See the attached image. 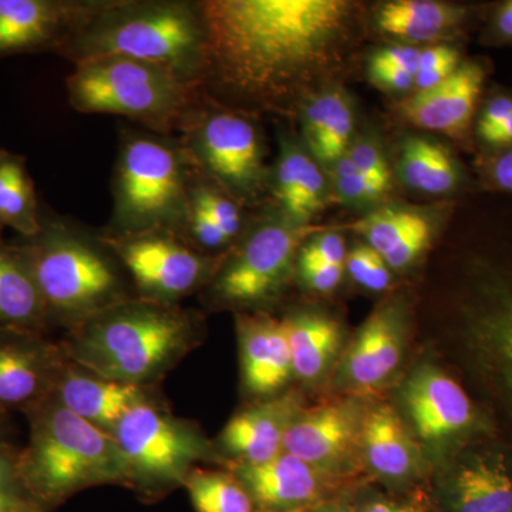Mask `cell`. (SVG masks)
<instances>
[{
    "label": "cell",
    "instance_id": "obj_1",
    "mask_svg": "<svg viewBox=\"0 0 512 512\" xmlns=\"http://www.w3.org/2000/svg\"><path fill=\"white\" fill-rule=\"evenodd\" d=\"M205 96L261 107L285 103L328 62L346 29L342 0H204Z\"/></svg>",
    "mask_w": 512,
    "mask_h": 512
},
{
    "label": "cell",
    "instance_id": "obj_2",
    "mask_svg": "<svg viewBox=\"0 0 512 512\" xmlns=\"http://www.w3.org/2000/svg\"><path fill=\"white\" fill-rule=\"evenodd\" d=\"M205 338L197 309L134 298L63 332L59 342L67 359L101 376L158 386Z\"/></svg>",
    "mask_w": 512,
    "mask_h": 512
},
{
    "label": "cell",
    "instance_id": "obj_3",
    "mask_svg": "<svg viewBox=\"0 0 512 512\" xmlns=\"http://www.w3.org/2000/svg\"><path fill=\"white\" fill-rule=\"evenodd\" d=\"M13 241L25 254L52 332H67L111 306L137 298L127 272L100 232L43 204L37 234Z\"/></svg>",
    "mask_w": 512,
    "mask_h": 512
},
{
    "label": "cell",
    "instance_id": "obj_4",
    "mask_svg": "<svg viewBox=\"0 0 512 512\" xmlns=\"http://www.w3.org/2000/svg\"><path fill=\"white\" fill-rule=\"evenodd\" d=\"M57 55L73 64L106 56L146 60L202 86L207 28L201 2L106 0Z\"/></svg>",
    "mask_w": 512,
    "mask_h": 512
},
{
    "label": "cell",
    "instance_id": "obj_5",
    "mask_svg": "<svg viewBox=\"0 0 512 512\" xmlns=\"http://www.w3.org/2000/svg\"><path fill=\"white\" fill-rule=\"evenodd\" d=\"M29 439L20 447L19 473L33 501L55 510L87 488L127 487V474L116 440L67 410L55 397L23 414Z\"/></svg>",
    "mask_w": 512,
    "mask_h": 512
},
{
    "label": "cell",
    "instance_id": "obj_6",
    "mask_svg": "<svg viewBox=\"0 0 512 512\" xmlns=\"http://www.w3.org/2000/svg\"><path fill=\"white\" fill-rule=\"evenodd\" d=\"M66 89L79 113L127 117L167 137L180 133L207 97L200 83L171 67L123 56L74 64Z\"/></svg>",
    "mask_w": 512,
    "mask_h": 512
},
{
    "label": "cell",
    "instance_id": "obj_7",
    "mask_svg": "<svg viewBox=\"0 0 512 512\" xmlns=\"http://www.w3.org/2000/svg\"><path fill=\"white\" fill-rule=\"evenodd\" d=\"M194 168L178 138L123 128L114 164L113 214L106 231L167 229L183 238Z\"/></svg>",
    "mask_w": 512,
    "mask_h": 512
},
{
    "label": "cell",
    "instance_id": "obj_8",
    "mask_svg": "<svg viewBox=\"0 0 512 512\" xmlns=\"http://www.w3.org/2000/svg\"><path fill=\"white\" fill-rule=\"evenodd\" d=\"M127 474V487L146 501L184 487L200 464H220L214 441L195 421L175 416L165 403L141 404L111 431Z\"/></svg>",
    "mask_w": 512,
    "mask_h": 512
},
{
    "label": "cell",
    "instance_id": "obj_9",
    "mask_svg": "<svg viewBox=\"0 0 512 512\" xmlns=\"http://www.w3.org/2000/svg\"><path fill=\"white\" fill-rule=\"evenodd\" d=\"M308 234L309 228L286 218L256 227L225 254L210 284L200 293L202 305L212 311L262 312L284 291Z\"/></svg>",
    "mask_w": 512,
    "mask_h": 512
},
{
    "label": "cell",
    "instance_id": "obj_10",
    "mask_svg": "<svg viewBox=\"0 0 512 512\" xmlns=\"http://www.w3.org/2000/svg\"><path fill=\"white\" fill-rule=\"evenodd\" d=\"M181 147L195 171L234 200L255 198L266 183L261 133L251 120L234 111L204 103L185 120Z\"/></svg>",
    "mask_w": 512,
    "mask_h": 512
},
{
    "label": "cell",
    "instance_id": "obj_11",
    "mask_svg": "<svg viewBox=\"0 0 512 512\" xmlns=\"http://www.w3.org/2000/svg\"><path fill=\"white\" fill-rule=\"evenodd\" d=\"M100 235L123 265L137 298L164 305H181L200 295L225 256L202 254L167 229L133 234L101 229Z\"/></svg>",
    "mask_w": 512,
    "mask_h": 512
},
{
    "label": "cell",
    "instance_id": "obj_12",
    "mask_svg": "<svg viewBox=\"0 0 512 512\" xmlns=\"http://www.w3.org/2000/svg\"><path fill=\"white\" fill-rule=\"evenodd\" d=\"M407 426L423 450L453 460L491 433V421L440 367L420 365L400 387Z\"/></svg>",
    "mask_w": 512,
    "mask_h": 512
},
{
    "label": "cell",
    "instance_id": "obj_13",
    "mask_svg": "<svg viewBox=\"0 0 512 512\" xmlns=\"http://www.w3.org/2000/svg\"><path fill=\"white\" fill-rule=\"evenodd\" d=\"M463 308V338L485 387L512 419V268L481 269Z\"/></svg>",
    "mask_w": 512,
    "mask_h": 512
},
{
    "label": "cell",
    "instance_id": "obj_14",
    "mask_svg": "<svg viewBox=\"0 0 512 512\" xmlns=\"http://www.w3.org/2000/svg\"><path fill=\"white\" fill-rule=\"evenodd\" d=\"M366 404L357 396L301 407L286 430L284 451L336 481L352 476L362 458Z\"/></svg>",
    "mask_w": 512,
    "mask_h": 512
},
{
    "label": "cell",
    "instance_id": "obj_15",
    "mask_svg": "<svg viewBox=\"0 0 512 512\" xmlns=\"http://www.w3.org/2000/svg\"><path fill=\"white\" fill-rule=\"evenodd\" d=\"M66 362L59 339L25 329H0V412L25 414L55 393Z\"/></svg>",
    "mask_w": 512,
    "mask_h": 512
},
{
    "label": "cell",
    "instance_id": "obj_16",
    "mask_svg": "<svg viewBox=\"0 0 512 512\" xmlns=\"http://www.w3.org/2000/svg\"><path fill=\"white\" fill-rule=\"evenodd\" d=\"M106 0H0V62L32 53H59Z\"/></svg>",
    "mask_w": 512,
    "mask_h": 512
},
{
    "label": "cell",
    "instance_id": "obj_17",
    "mask_svg": "<svg viewBox=\"0 0 512 512\" xmlns=\"http://www.w3.org/2000/svg\"><path fill=\"white\" fill-rule=\"evenodd\" d=\"M440 487L443 512H512V457L504 448H467L450 461Z\"/></svg>",
    "mask_w": 512,
    "mask_h": 512
},
{
    "label": "cell",
    "instance_id": "obj_18",
    "mask_svg": "<svg viewBox=\"0 0 512 512\" xmlns=\"http://www.w3.org/2000/svg\"><path fill=\"white\" fill-rule=\"evenodd\" d=\"M404 352L406 329L402 313L393 306L379 309L366 320L343 353L336 370V386L352 396L375 393L396 375Z\"/></svg>",
    "mask_w": 512,
    "mask_h": 512
},
{
    "label": "cell",
    "instance_id": "obj_19",
    "mask_svg": "<svg viewBox=\"0 0 512 512\" xmlns=\"http://www.w3.org/2000/svg\"><path fill=\"white\" fill-rule=\"evenodd\" d=\"M241 384L251 402L288 392L293 377L291 349L282 320L266 312L235 315Z\"/></svg>",
    "mask_w": 512,
    "mask_h": 512
},
{
    "label": "cell",
    "instance_id": "obj_20",
    "mask_svg": "<svg viewBox=\"0 0 512 512\" xmlns=\"http://www.w3.org/2000/svg\"><path fill=\"white\" fill-rule=\"evenodd\" d=\"M301 407V397L286 392L239 410L212 440L220 466H256L278 457L284 451L286 430Z\"/></svg>",
    "mask_w": 512,
    "mask_h": 512
},
{
    "label": "cell",
    "instance_id": "obj_21",
    "mask_svg": "<svg viewBox=\"0 0 512 512\" xmlns=\"http://www.w3.org/2000/svg\"><path fill=\"white\" fill-rule=\"evenodd\" d=\"M53 397L67 410L110 433L141 404L165 403L158 386L117 382L67 359Z\"/></svg>",
    "mask_w": 512,
    "mask_h": 512
},
{
    "label": "cell",
    "instance_id": "obj_22",
    "mask_svg": "<svg viewBox=\"0 0 512 512\" xmlns=\"http://www.w3.org/2000/svg\"><path fill=\"white\" fill-rule=\"evenodd\" d=\"M247 488L258 512H309L326 501L332 480L282 451L256 466L224 467Z\"/></svg>",
    "mask_w": 512,
    "mask_h": 512
},
{
    "label": "cell",
    "instance_id": "obj_23",
    "mask_svg": "<svg viewBox=\"0 0 512 512\" xmlns=\"http://www.w3.org/2000/svg\"><path fill=\"white\" fill-rule=\"evenodd\" d=\"M363 464L389 484H409L423 473V448L402 414L389 403L365 407L362 427Z\"/></svg>",
    "mask_w": 512,
    "mask_h": 512
},
{
    "label": "cell",
    "instance_id": "obj_24",
    "mask_svg": "<svg viewBox=\"0 0 512 512\" xmlns=\"http://www.w3.org/2000/svg\"><path fill=\"white\" fill-rule=\"evenodd\" d=\"M484 79L480 64H463L446 82L407 100L402 107L404 116L414 126L458 136L473 120Z\"/></svg>",
    "mask_w": 512,
    "mask_h": 512
},
{
    "label": "cell",
    "instance_id": "obj_25",
    "mask_svg": "<svg viewBox=\"0 0 512 512\" xmlns=\"http://www.w3.org/2000/svg\"><path fill=\"white\" fill-rule=\"evenodd\" d=\"M0 228V329H25L50 335L42 296L25 254Z\"/></svg>",
    "mask_w": 512,
    "mask_h": 512
},
{
    "label": "cell",
    "instance_id": "obj_26",
    "mask_svg": "<svg viewBox=\"0 0 512 512\" xmlns=\"http://www.w3.org/2000/svg\"><path fill=\"white\" fill-rule=\"evenodd\" d=\"M355 229L392 271L410 268L429 247L431 238V224L424 215L400 208L373 212L357 221Z\"/></svg>",
    "mask_w": 512,
    "mask_h": 512
},
{
    "label": "cell",
    "instance_id": "obj_27",
    "mask_svg": "<svg viewBox=\"0 0 512 512\" xmlns=\"http://www.w3.org/2000/svg\"><path fill=\"white\" fill-rule=\"evenodd\" d=\"M282 323L291 349L293 377L306 386L320 382L342 350L343 332L339 323L306 312L293 313Z\"/></svg>",
    "mask_w": 512,
    "mask_h": 512
},
{
    "label": "cell",
    "instance_id": "obj_28",
    "mask_svg": "<svg viewBox=\"0 0 512 512\" xmlns=\"http://www.w3.org/2000/svg\"><path fill=\"white\" fill-rule=\"evenodd\" d=\"M325 177L301 147L284 140L276 164L274 197L286 220L302 225L322 208Z\"/></svg>",
    "mask_w": 512,
    "mask_h": 512
},
{
    "label": "cell",
    "instance_id": "obj_29",
    "mask_svg": "<svg viewBox=\"0 0 512 512\" xmlns=\"http://www.w3.org/2000/svg\"><path fill=\"white\" fill-rule=\"evenodd\" d=\"M466 12L457 6L433 0H396L377 10V26L389 35L429 42L463 22Z\"/></svg>",
    "mask_w": 512,
    "mask_h": 512
},
{
    "label": "cell",
    "instance_id": "obj_30",
    "mask_svg": "<svg viewBox=\"0 0 512 512\" xmlns=\"http://www.w3.org/2000/svg\"><path fill=\"white\" fill-rule=\"evenodd\" d=\"M40 208L26 158L0 148V228L33 237L40 229Z\"/></svg>",
    "mask_w": 512,
    "mask_h": 512
},
{
    "label": "cell",
    "instance_id": "obj_31",
    "mask_svg": "<svg viewBox=\"0 0 512 512\" xmlns=\"http://www.w3.org/2000/svg\"><path fill=\"white\" fill-rule=\"evenodd\" d=\"M303 128L309 147L325 163H336L349 151L353 114L340 93L313 99L303 111Z\"/></svg>",
    "mask_w": 512,
    "mask_h": 512
},
{
    "label": "cell",
    "instance_id": "obj_32",
    "mask_svg": "<svg viewBox=\"0 0 512 512\" xmlns=\"http://www.w3.org/2000/svg\"><path fill=\"white\" fill-rule=\"evenodd\" d=\"M400 171L407 187L426 194H446L460 183V171L447 148L427 138L404 141Z\"/></svg>",
    "mask_w": 512,
    "mask_h": 512
},
{
    "label": "cell",
    "instance_id": "obj_33",
    "mask_svg": "<svg viewBox=\"0 0 512 512\" xmlns=\"http://www.w3.org/2000/svg\"><path fill=\"white\" fill-rule=\"evenodd\" d=\"M183 488L197 512H258L247 488L227 468L195 467Z\"/></svg>",
    "mask_w": 512,
    "mask_h": 512
},
{
    "label": "cell",
    "instance_id": "obj_34",
    "mask_svg": "<svg viewBox=\"0 0 512 512\" xmlns=\"http://www.w3.org/2000/svg\"><path fill=\"white\" fill-rule=\"evenodd\" d=\"M190 204L204 211L222 229L232 244L237 241L244 228L238 202L195 170L191 183Z\"/></svg>",
    "mask_w": 512,
    "mask_h": 512
},
{
    "label": "cell",
    "instance_id": "obj_35",
    "mask_svg": "<svg viewBox=\"0 0 512 512\" xmlns=\"http://www.w3.org/2000/svg\"><path fill=\"white\" fill-rule=\"evenodd\" d=\"M19 453L20 447L15 441L0 443V505L42 510L30 497L20 477Z\"/></svg>",
    "mask_w": 512,
    "mask_h": 512
},
{
    "label": "cell",
    "instance_id": "obj_36",
    "mask_svg": "<svg viewBox=\"0 0 512 512\" xmlns=\"http://www.w3.org/2000/svg\"><path fill=\"white\" fill-rule=\"evenodd\" d=\"M345 269L353 281L367 291L383 292L392 285V269L369 245L348 252Z\"/></svg>",
    "mask_w": 512,
    "mask_h": 512
},
{
    "label": "cell",
    "instance_id": "obj_37",
    "mask_svg": "<svg viewBox=\"0 0 512 512\" xmlns=\"http://www.w3.org/2000/svg\"><path fill=\"white\" fill-rule=\"evenodd\" d=\"M348 156L355 164L357 171L376 188L380 195L389 190L392 183L389 165L384 160L383 154L373 144H356L352 150L348 151Z\"/></svg>",
    "mask_w": 512,
    "mask_h": 512
},
{
    "label": "cell",
    "instance_id": "obj_38",
    "mask_svg": "<svg viewBox=\"0 0 512 512\" xmlns=\"http://www.w3.org/2000/svg\"><path fill=\"white\" fill-rule=\"evenodd\" d=\"M335 183L340 197L352 202L375 201L382 195L357 171L348 154L335 163Z\"/></svg>",
    "mask_w": 512,
    "mask_h": 512
},
{
    "label": "cell",
    "instance_id": "obj_39",
    "mask_svg": "<svg viewBox=\"0 0 512 512\" xmlns=\"http://www.w3.org/2000/svg\"><path fill=\"white\" fill-rule=\"evenodd\" d=\"M345 239L335 232L322 235L303 244L298 255V264L339 265L346 264Z\"/></svg>",
    "mask_w": 512,
    "mask_h": 512
},
{
    "label": "cell",
    "instance_id": "obj_40",
    "mask_svg": "<svg viewBox=\"0 0 512 512\" xmlns=\"http://www.w3.org/2000/svg\"><path fill=\"white\" fill-rule=\"evenodd\" d=\"M421 50L412 46H390L372 57L370 67H393L416 77L419 73Z\"/></svg>",
    "mask_w": 512,
    "mask_h": 512
},
{
    "label": "cell",
    "instance_id": "obj_41",
    "mask_svg": "<svg viewBox=\"0 0 512 512\" xmlns=\"http://www.w3.org/2000/svg\"><path fill=\"white\" fill-rule=\"evenodd\" d=\"M303 284L312 291L329 293L338 288L345 266L298 264Z\"/></svg>",
    "mask_w": 512,
    "mask_h": 512
},
{
    "label": "cell",
    "instance_id": "obj_42",
    "mask_svg": "<svg viewBox=\"0 0 512 512\" xmlns=\"http://www.w3.org/2000/svg\"><path fill=\"white\" fill-rule=\"evenodd\" d=\"M512 114V97L497 96L485 104L480 120H478L477 134L483 140L485 136L493 133L498 127L503 126Z\"/></svg>",
    "mask_w": 512,
    "mask_h": 512
},
{
    "label": "cell",
    "instance_id": "obj_43",
    "mask_svg": "<svg viewBox=\"0 0 512 512\" xmlns=\"http://www.w3.org/2000/svg\"><path fill=\"white\" fill-rule=\"evenodd\" d=\"M357 512H429L426 505L413 500H397V498L375 497L367 498L362 504L356 505Z\"/></svg>",
    "mask_w": 512,
    "mask_h": 512
},
{
    "label": "cell",
    "instance_id": "obj_44",
    "mask_svg": "<svg viewBox=\"0 0 512 512\" xmlns=\"http://www.w3.org/2000/svg\"><path fill=\"white\" fill-rule=\"evenodd\" d=\"M370 77L377 86L392 92H404L414 86L412 74L393 67H370Z\"/></svg>",
    "mask_w": 512,
    "mask_h": 512
},
{
    "label": "cell",
    "instance_id": "obj_45",
    "mask_svg": "<svg viewBox=\"0 0 512 512\" xmlns=\"http://www.w3.org/2000/svg\"><path fill=\"white\" fill-rule=\"evenodd\" d=\"M450 63L460 64V53L457 49L450 46L429 47L421 50L419 73Z\"/></svg>",
    "mask_w": 512,
    "mask_h": 512
},
{
    "label": "cell",
    "instance_id": "obj_46",
    "mask_svg": "<svg viewBox=\"0 0 512 512\" xmlns=\"http://www.w3.org/2000/svg\"><path fill=\"white\" fill-rule=\"evenodd\" d=\"M491 183L500 190L512 192V148L495 157L490 165Z\"/></svg>",
    "mask_w": 512,
    "mask_h": 512
},
{
    "label": "cell",
    "instance_id": "obj_47",
    "mask_svg": "<svg viewBox=\"0 0 512 512\" xmlns=\"http://www.w3.org/2000/svg\"><path fill=\"white\" fill-rule=\"evenodd\" d=\"M494 32L503 40H512V0L498 9L494 18Z\"/></svg>",
    "mask_w": 512,
    "mask_h": 512
},
{
    "label": "cell",
    "instance_id": "obj_48",
    "mask_svg": "<svg viewBox=\"0 0 512 512\" xmlns=\"http://www.w3.org/2000/svg\"><path fill=\"white\" fill-rule=\"evenodd\" d=\"M483 141L491 147L512 148V114L503 126L485 136Z\"/></svg>",
    "mask_w": 512,
    "mask_h": 512
},
{
    "label": "cell",
    "instance_id": "obj_49",
    "mask_svg": "<svg viewBox=\"0 0 512 512\" xmlns=\"http://www.w3.org/2000/svg\"><path fill=\"white\" fill-rule=\"evenodd\" d=\"M309 512H357L356 505L342 500H326Z\"/></svg>",
    "mask_w": 512,
    "mask_h": 512
},
{
    "label": "cell",
    "instance_id": "obj_50",
    "mask_svg": "<svg viewBox=\"0 0 512 512\" xmlns=\"http://www.w3.org/2000/svg\"><path fill=\"white\" fill-rule=\"evenodd\" d=\"M15 427H13L12 416L0 412V443L5 441H15Z\"/></svg>",
    "mask_w": 512,
    "mask_h": 512
},
{
    "label": "cell",
    "instance_id": "obj_51",
    "mask_svg": "<svg viewBox=\"0 0 512 512\" xmlns=\"http://www.w3.org/2000/svg\"><path fill=\"white\" fill-rule=\"evenodd\" d=\"M0 512H45V511L37 510V508H15V507H5V505H0Z\"/></svg>",
    "mask_w": 512,
    "mask_h": 512
}]
</instances>
